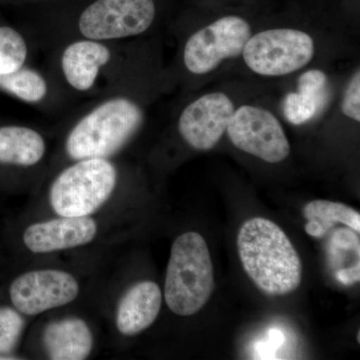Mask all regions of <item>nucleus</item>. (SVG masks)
<instances>
[{
  "instance_id": "aec40b11",
  "label": "nucleus",
  "mask_w": 360,
  "mask_h": 360,
  "mask_svg": "<svg viewBox=\"0 0 360 360\" xmlns=\"http://www.w3.org/2000/svg\"><path fill=\"white\" fill-rule=\"evenodd\" d=\"M25 328V319L13 307L0 305V354L13 355Z\"/></svg>"
},
{
  "instance_id": "9d476101",
  "label": "nucleus",
  "mask_w": 360,
  "mask_h": 360,
  "mask_svg": "<svg viewBox=\"0 0 360 360\" xmlns=\"http://www.w3.org/2000/svg\"><path fill=\"white\" fill-rule=\"evenodd\" d=\"M7 293L14 309L32 316L72 302L79 295V284L61 270H33L16 276Z\"/></svg>"
},
{
  "instance_id": "5701e85b",
  "label": "nucleus",
  "mask_w": 360,
  "mask_h": 360,
  "mask_svg": "<svg viewBox=\"0 0 360 360\" xmlns=\"http://www.w3.org/2000/svg\"><path fill=\"white\" fill-rule=\"evenodd\" d=\"M18 359V357H13V355L0 354V360H13Z\"/></svg>"
},
{
  "instance_id": "412c9836",
  "label": "nucleus",
  "mask_w": 360,
  "mask_h": 360,
  "mask_svg": "<svg viewBox=\"0 0 360 360\" xmlns=\"http://www.w3.org/2000/svg\"><path fill=\"white\" fill-rule=\"evenodd\" d=\"M341 111L354 122H360V71L356 70L354 77L350 79L342 101H341Z\"/></svg>"
},
{
  "instance_id": "f3484780",
  "label": "nucleus",
  "mask_w": 360,
  "mask_h": 360,
  "mask_svg": "<svg viewBox=\"0 0 360 360\" xmlns=\"http://www.w3.org/2000/svg\"><path fill=\"white\" fill-rule=\"evenodd\" d=\"M328 94V77L321 70L303 73L298 79L297 91L285 97L283 112L286 120L295 125L309 122L323 108Z\"/></svg>"
},
{
  "instance_id": "a211bd4d",
  "label": "nucleus",
  "mask_w": 360,
  "mask_h": 360,
  "mask_svg": "<svg viewBox=\"0 0 360 360\" xmlns=\"http://www.w3.org/2000/svg\"><path fill=\"white\" fill-rule=\"evenodd\" d=\"M307 219L305 231L314 238H322L335 224L347 225L360 231V214L350 206L328 200H314L303 210Z\"/></svg>"
},
{
  "instance_id": "f8f14e48",
  "label": "nucleus",
  "mask_w": 360,
  "mask_h": 360,
  "mask_svg": "<svg viewBox=\"0 0 360 360\" xmlns=\"http://www.w3.org/2000/svg\"><path fill=\"white\" fill-rule=\"evenodd\" d=\"M96 232V222L89 217H61L26 227L22 241L32 252L49 253L87 245Z\"/></svg>"
},
{
  "instance_id": "4be33fe9",
  "label": "nucleus",
  "mask_w": 360,
  "mask_h": 360,
  "mask_svg": "<svg viewBox=\"0 0 360 360\" xmlns=\"http://www.w3.org/2000/svg\"><path fill=\"white\" fill-rule=\"evenodd\" d=\"M16 4H22L25 6H35V4H51V2L63 1V0H13Z\"/></svg>"
},
{
  "instance_id": "39448f33",
  "label": "nucleus",
  "mask_w": 360,
  "mask_h": 360,
  "mask_svg": "<svg viewBox=\"0 0 360 360\" xmlns=\"http://www.w3.org/2000/svg\"><path fill=\"white\" fill-rule=\"evenodd\" d=\"M214 276L210 250L198 232L175 239L165 277V298L168 309L180 316L195 314L210 300Z\"/></svg>"
},
{
  "instance_id": "6ab92c4d",
  "label": "nucleus",
  "mask_w": 360,
  "mask_h": 360,
  "mask_svg": "<svg viewBox=\"0 0 360 360\" xmlns=\"http://www.w3.org/2000/svg\"><path fill=\"white\" fill-rule=\"evenodd\" d=\"M30 42L13 26L0 25V75H11L27 65Z\"/></svg>"
},
{
  "instance_id": "dca6fc26",
  "label": "nucleus",
  "mask_w": 360,
  "mask_h": 360,
  "mask_svg": "<svg viewBox=\"0 0 360 360\" xmlns=\"http://www.w3.org/2000/svg\"><path fill=\"white\" fill-rule=\"evenodd\" d=\"M92 333L86 322L68 317L51 322L44 329V345L49 359L82 360L92 349Z\"/></svg>"
},
{
  "instance_id": "6e6552de",
  "label": "nucleus",
  "mask_w": 360,
  "mask_h": 360,
  "mask_svg": "<svg viewBox=\"0 0 360 360\" xmlns=\"http://www.w3.org/2000/svg\"><path fill=\"white\" fill-rule=\"evenodd\" d=\"M252 35L248 21L238 15H227L193 33L184 44L182 63L191 75L212 72L227 59L243 54Z\"/></svg>"
},
{
  "instance_id": "2eb2a0df",
  "label": "nucleus",
  "mask_w": 360,
  "mask_h": 360,
  "mask_svg": "<svg viewBox=\"0 0 360 360\" xmlns=\"http://www.w3.org/2000/svg\"><path fill=\"white\" fill-rule=\"evenodd\" d=\"M47 144L44 134L25 124L0 125V168L27 169L44 160Z\"/></svg>"
},
{
  "instance_id": "0eeeda50",
  "label": "nucleus",
  "mask_w": 360,
  "mask_h": 360,
  "mask_svg": "<svg viewBox=\"0 0 360 360\" xmlns=\"http://www.w3.org/2000/svg\"><path fill=\"white\" fill-rule=\"evenodd\" d=\"M314 54L311 35L295 28H271L251 35L243 51L248 68L266 77H284L302 70Z\"/></svg>"
},
{
  "instance_id": "1a4fd4ad",
  "label": "nucleus",
  "mask_w": 360,
  "mask_h": 360,
  "mask_svg": "<svg viewBox=\"0 0 360 360\" xmlns=\"http://www.w3.org/2000/svg\"><path fill=\"white\" fill-rule=\"evenodd\" d=\"M236 148L269 163L288 158L290 143L283 124L274 113L255 105L239 106L226 129Z\"/></svg>"
},
{
  "instance_id": "7ed1b4c3",
  "label": "nucleus",
  "mask_w": 360,
  "mask_h": 360,
  "mask_svg": "<svg viewBox=\"0 0 360 360\" xmlns=\"http://www.w3.org/2000/svg\"><path fill=\"white\" fill-rule=\"evenodd\" d=\"M136 90L115 92L92 99L71 123L65 139L70 160L111 158L141 131L146 110Z\"/></svg>"
},
{
  "instance_id": "4468645a",
  "label": "nucleus",
  "mask_w": 360,
  "mask_h": 360,
  "mask_svg": "<svg viewBox=\"0 0 360 360\" xmlns=\"http://www.w3.org/2000/svg\"><path fill=\"white\" fill-rule=\"evenodd\" d=\"M162 303L160 286L153 281L134 284L122 296L116 314V326L125 336L139 335L158 319Z\"/></svg>"
},
{
  "instance_id": "f03ea898",
  "label": "nucleus",
  "mask_w": 360,
  "mask_h": 360,
  "mask_svg": "<svg viewBox=\"0 0 360 360\" xmlns=\"http://www.w3.org/2000/svg\"><path fill=\"white\" fill-rule=\"evenodd\" d=\"M131 46V40H68L51 47V71L70 96L96 98L139 90L141 68Z\"/></svg>"
},
{
  "instance_id": "9b49d317",
  "label": "nucleus",
  "mask_w": 360,
  "mask_h": 360,
  "mask_svg": "<svg viewBox=\"0 0 360 360\" xmlns=\"http://www.w3.org/2000/svg\"><path fill=\"white\" fill-rule=\"evenodd\" d=\"M236 106L224 92H210L187 104L177 120L182 141L195 150L207 151L222 139Z\"/></svg>"
},
{
  "instance_id": "423d86ee",
  "label": "nucleus",
  "mask_w": 360,
  "mask_h": 360,
  "mask_svg": "<svg viewBox=\"0 0 360 360\" xmlns=\"http://www.w3.org/2000/svg\"><path fill=\"white\" fill-rule=\"evenodd\" d=\"M118 169L110 158L73 161L51 184V207L63 217H89L115 193Z\"/></svg>"
},
{
  "instance_id": "ddd939ff",
  "label": "nucleus",
  "mask_w": 360,
  "mask_h": 360,
  "mask_svg": "<svg viewBox=\"0 0 360 360\" xmlns=\"http://www.w3.org/2000/svg\"><path fill=\"white\" fill-rule=\"evenodd\" d=\"M0 90L33 108L53 110L70 96L51 71L26 65L11 75H0Z\"/></svg>"
},
{
  "instance_id": "f257e3e1",
  "label": "nucleus",
  "mask_w": 360,
  "mask_h": 360,
  "mask_svg": "<svg viewBox=\"0 0 360 360\" xmlns=\"http://www.w3.org/2000/svg\"><path fill=\"white\" fill-rule=\"evenodd\" d=\"M30 6L32 27L51 47L72 39L132 40L148 32L158 18L155 0H63Z\"/></svg>"
},
{
  "instance_id": "20e7f679",
  "label": "nucleus",
  "mask_w": 360,
  "mask_h": 360,
  "mask_svg": "<svg viewBox=\"0 0 360 360\" xmlns=\"http://www.w3.org/2000/svg\"><path fill=\"white\" fill-rule=\"evenodd\" d=\"M238 248L246 274L266 295H288L302 283L300 255L271 220L255 217L245 222L238 232Z\"/></svg>"
}]
</instances>
